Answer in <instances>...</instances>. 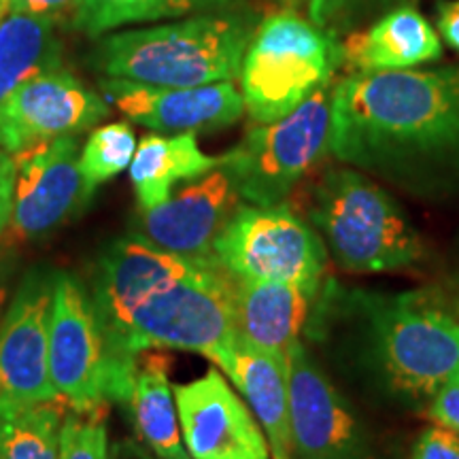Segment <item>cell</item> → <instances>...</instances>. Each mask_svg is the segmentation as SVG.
<instances>
[{
  "mask_svg": "<svg viewBox=\"0 0 459 459\" xmlns=\"http://www.w3.org/2000/svg\"><path fill=\"white\" fill-rule=\"evenodd\" d=\"M308 221L344 273L409 268L421 260L417 230L383 187L358 169H330L315 187Z\"/></svg>",
  "mask_w": 459,
  "mask_h": 459,
  "instance_id": "277c9868",
  "label": "cell"
},
{
  "mask_svg": "<svg viewBox=\"0 0 459 459\" xmlns=\"http://www.w3.org/2000/svg\"><path fill=\"white\" fill-rule=\"evenodd\" d=\"M71 4H74V0H9V13L51 17L54 20Z\"/></svg>",
  "mask_w": 459,
  "mask_h": 459,
  "instance_id": "4dcf8cb0",
  "label": "cell"
},
{
  "mask_svg": "<svg viewBox=\"0 0 459 459\" xmlns=\"http://www.w3.org/2000/svg\"><path fill=\"white\" fill-rule=\"evenodd\" d=\"M228 273L221 264L196 262L170 254L134 234L113 240L100 254L94 281V307L105 332L107 353L122 338L132 311L166 285L189 279H213Z\"/></svg>",
  "mask_w": 459,
  "mask_h": 459,
  "instance_id": "7c38bea8",
  "label": "cell"
},
{
  "mask_svg": "<svg viewBox=\"0 0 459 459\" xmlns=\"http://www.w3.org/2000/svg\"><path fill=\"white\" fill-rule=\"evenodd\" d=\"M169 375V355L156 349L139 353L130 394L122 406L139 443L158 459H192L181 438L179 412Z\"/></svg>",
  "mask_w": 459,
  "mask_h": 459,
  "instance_id": "ffe728a7",
  "label": "cell"
},
{
  "mask_svg": "<svg viewBox=\"0 0 459 459\" xmlns=\"http://www.w3.org/2000/svg\"><path fill=\"white\" fill-rule=\"evenodd\" d=\"M328 152L419 196L459 192V66L347 74L332 90Z\"/></svg>",
  "mask_w": 459,
  "mask_h": 459,
  "instance_id": "6da1fadb",
  "label": "cell"
},
{
  "mask_svg": "<svg viewBox=\"0 0 459 459\" xmlns=\"http://www.w3.org/2000/svg\"><path fill=\"white\" fill-rule=\"evenodd\" d=\"M321 285L285 283L234 277V321L237 336L285 353L300 341L317 302Z\"/></svg>",
  "mask_w": 459,
  "mask_h": 459,
  "instance_id": "d6986e66",
  "label": "cell"
},
{
  "mask_svg": "<svg viewBox=\"0 0 459 459\" xmlns=\"http://www.w3.org/2000/svg\"><path fill=\"white\" fill-rule=\"evenodd\" d=\"M108 459H158V457L149 449H145L139 440L122 438L108 446Z\"/></svg>",
  "mask_w": 459,
  "mask_h": 459,
  "instance_id": "d6a6232c",
  "label": "cell"
},
{
  "mask_svg": "<svg viewBox=\"0 0 459 459\" xmlns=\"http://www.w3.org/2000/svg\"><path fill=\"white\" fill-rule=\"evenodd\" d=\"M232 378L266 434L271 459H291L290 381L285 353L271 351L234 336L226 347L206 355Z\"/></svg>",
  "mask_w": 459,
  "mask_h": 459,
  "instance_id": "ac0fdd59",
  "label": "cell"
},
{
  "mask_svg": "<svg viewBox=\"0 0 459 459\" xmlns=\"http://www.w3.org/2000/svg\"><path fill=\"white\" fill-rule=\"evenodd\" d=\"M183 445L192 459H271L266 434L249 406L211 368L186 385H172Z\"/></svg>",
  "mask_w": 459,
  "mask_h": 459,
  "instance_id": "2e32d148",
  "label": "cell"
},
{
  "mask_svg": "<svg viewBox=\"0 0 459 459\" xmlns=\"http://www.w3.org/2000/svg\"><path fill=\"white\" fill-rule=\"evenodd\" d=\"M221 164V156H206L196 132L172 136L145 134L130 162V181L139 211L156 209L172 196L179 181H194Z\"/></svg>",
  "mask_w": 459,
  "mask_h": 459,
  "instance_id": "7402d4cb",
  "label": "cell"
},
{
  "mask_svg": "<svg viewBox=\"0 0 459 459\" xmlns=\"http://www.w3.org/2000/svg\"><path fill=\"white\" fill-rule=\"evenodd\" d=\"M49 377L73 411L108 404V353L94 298L73 274L56 273L49 321Z\"/></svg>",
  "mask_w": 459,
  "mask_h": 459,
  "instance_id": "30bf717a",
  "label": "cell"
},
{
  "mask_svg": "<svg viewBox=\"0 0 459 459\" xmlns=\"http://www.w3.org/2000/svg\"><path fill=\"white\" fill-rule=\"evenodd\" d=\"M240 204L230 175L217 166L156 209L139 211L130 234L189 260L220 264L215 243Z\"/></svg>",
  "mask_w": 459,
  "mask_h": 459,
  "instance_id": "9a60e30c",
  "label": "cell"
},
{
  "mask_svg": "<svg viewBox=\"0 0 459 459\" xmlns=\"http://www.w3.org/2000/svg\"><path fill=\"white\" fill-rule=\"evenodd\" d=\"M344 62L342 45L294 11L262 22L240 68L245 108L255 124H273L330 85Z\"/></svg>",
  "mask_w": 459,
  "mask_h": 459,
  "instance_id": "8992f818",
  "label": "cell"
},
{
  "mask_svg": "<svg viewBox=\"0 0 459 459\" xmlns=\"http://www.w3.org/2000/svg\"><path fill=\"white\" fill-rule=\"evenodd\" d=\"M215 255L237 279L321 285L328 249L311 221L287 204H240L215 243Z\"/></svg>",
  "mask_w": 459,
  "mask_h": 459,
  "instance_id": "ba28073f",
  "label": "cell"
},
{
  "mask_svg": "<svg viewBox=\"0 0 459 459\" xmlns=\"http://www.w3.org/2000/svg\"><path fill=\"white\" fill-rule=\"evenodd\" d=\"M304 334L372 402L421 411L459 368V319L426 291L381 294L324 281Z\"/></svg>",
  "mask_w": 459,
  "mask_h": 459,
  "instance_id": "7a4b0ae2",
  "label": "cell"
},
{
  "mask_svg": "<svg viewBox=\"0 0 459 459\" xmlns=\"http://www.w3.org/2000/svg\"><path fill=\"white\" fill-rule=\"evenodd\" d=\"M290 381L291 459H378L358 412L321 370L307 344L285 351Z\"/></svg>",
  "mask_w": 459,
  "mask_h": 459,
  "instance_id": "9c48e42d",
  "label": "cell"
},
{
  "mask_svg": "<svg viewBox=\"0 0 459 459\" xmlns=\"http://www.w3.org/2000/svg\"><path fill=\"white\" fill-rule=\"evenodd\" d=\"M56 273H26L0 319V417L56 398L49 377V321Z\"/></svg>",
  "mask_w": 459,
  "mask_h": 459,
  "instance_id": "8fae6325",
  "label": "cell"
},
{
  "mask_svg": "<svg viewBox=\"0 0 459 459\" xmlns=\"http://www.w3.org/2000/svg\"><path fill=\"white\" fill-rule=\"evenodd\" d=\"M107 406L79 412L68 409L60 436V459H108Z\"/></svg>",
  "mask_w": 459,
  "mask_h": 459,
  "instance_id": "4316f807",
  "label": "cell"
},
{
  "mask_svg": "<svg viewBox=\"0 0 459 459\" xmlns=\"http://www.w3.org/2000/svg\"><path fill=\"white\" fill-rule=\"evenodd\" d=\"M9 11V0H0V17Z\"/></svg>",
  "mask_w": 459,
  "mask_h": 459,
  "instance_id": "e575fe53",
  "label": "cell"
},
{
  "mask_svg": "<svg viewBox=\"0 0 459 459\" xmlns=\"http://www.w3.org/2000/svg\"><path fill=\"white\" fill-rule=\"evenodd\" d=\"M438 30L453 49L459 51V0L438 4Z\"/></svg>",
  "mask_w": 459,
  "mask_h": 459,
  "instance_id": "1f68e13d",
  "label": "cell"
},
{
  "mask_svg": "<svg viewBox=\"0 0 459 459\" xmlns=\"http://www.w3.org/2000/svg\"><path fill=\"white\" fill-rule=\"evenodd\" d=\"M134 152L136 136L128 122L107 124L91 132L79 153V169L91 196L96 187L130 169Z\"/></svg>",
  "mask_w": 459,
  "mask_h": 459,
  "instance_id": "484cf974",
  "label": "cell"
},
{
  "mask_svg": "<svg viewBox=\"0 0 459 459\" xmlns=\"http://www.w3.org/2000/svg\"><path fill=\"white\" fill-rule=\"evenodd\" d=\"M74 134L43 141L13 153L15 194L9 230L17 238H39L82 213L91 194L79 169Z\"/></svg>",
  "mask_w": 459,
  "mask_h": 459,
  "instance_id": "4fadbf2b",
  "label": "cell"
},
{
  "mask_svg": "<svg viewBox=\"0 0 459 459\" xmlns=\"http://www.w3.org/2000/svg\"><path fill=\"white\" fill-rule=\"evenodd\" d=\"M7 287L0 283V319H3L4 315V307H7Z\"/></svg>",
  "mask_w": 459,
  "mask_h": 459,
  "instance_id": "836d02e7",
  "label": "cell"
},
{
  "mask_svg": "<svg viewBox=\"0 0 459 459\" xmlns=\"http://www.w3.org/2000/svg\"><path fill=\"white\" fill-rule=\"evenodd\" d=\"M234 0H74V28L96 37L113 28L226 7Z\"/></svg>",
  "mask_w": 459,
  "mask_h": 459,
  "instance_id": "d4e9b609",
  "label": "cell"
},
{
  "mask_svg": "<svg viewBox=\"0 0 459 459\" xmlns=\"http://www.w3.org/2000/svg\"><path fill=\"white\" fill-rule=\"evenodd\" d=\"M344 62L353 73L402 71L443 54L438 34L412 7H400L361 34L342 43Z\"/></svg>",
  "mask_w": 459,
  "mask_h": 459,
  "instance_id": "44dd1931",
  "label": "cell"
},
{
  "mask_svg": "<svg viewBox=\"0 0 459 459\" xmlns=\"http://www.w3.org/2000/svg\"><path fill=\"white\" fill-rule=\"evenodd\" d=\"M71 406L62 395L0 417V459H60L62 423Z\"/></svg>",
  "mask_w": 459,
  "mask_h": 459,
  "instance_id": "cb8c5ba5",
  "label": "cell"
},
{
  "mask_svg": "<svg viewBox=\"0 0 459 459\" xmlns=\"http://www.w3.org/2000/svg\"><path fill=\"white\" fill-rule=\"evenodd\" d=\"M411 459H459V434L434 423L419 434Z\"/></svg>",
  "mask_w": 459,
  "mask_h": 459,
  "instance_id": "83f0119b",
  "label": "cell"
},
{
  "mask_svg": "<svg viewBox=\"0 0 459 459\" xmlns=\"http://www.w3.org/2000/svg\"><path fill=\"white\" fill-rule=\"evenodd\" d=\"M107 115L105 99L62 66L51 68L0 102V149L13 156L37 143L79 134Z\"/></svg>",
  "mask_w": 459,
  "mask_h": 459,
  "instance_id": "5bb4252c",
  "label": "cell"
},
{
  "mask_svg": "<svg viewBox=\"0 0 459 459\" xmlns=\"http://www.w3.org/2000/svg\"><path fill=\"white\" fill-rule=\"evenodd\" d=\"M332 122L330 85L313 91L300 107L273 124L254 126L221 156L243 203L274 206L328 152Z\"/></svg>",
  "mask_w": 459,
  "mask_h": 459,
  "instance_id": "52a82bcc",
  "label": "cell"
},
{
  "mask_svg": "<svg viewBox=\"0 0 459 459\" xmlns=\"http://www.w3.org/2000/svg\"><path fill=\"white\" fill-rule=\"evenodd\" d=\"M15 194V164L13 156L0 149V234L9 228Z\"/></svg>",
  "mask_w": 459,
  "mask_h": 459,
  "instance_id": "f546056e",
  "label": "cell"
},
{
  "mask_svg": "<svg viewBox=\"0 0 459 459\" xmlns=\"http://www.w3.org/2000/svg\"><path fill=\"white\" fill-rule=\"evenodd\" d=\"M237 336L234 277L189 279L166 285L130 315L119 342L108 355V402L124 404L136 358L147 349H181L209 355Z\"/></svg>",
  "mask_w": 459,
  "mask_h": 459,
  "instance_id": "5b68a950",
  "label": "cell"
},
{
  "mask_svg": "<svg viewBox=\"0 0 459 459\" xmlns=\"http://www.w3.org/2000/svg\"><path fill=\"white\" fill-rule=\"evenodd\" d=\"M254 28L237 15H198L107 37L96 65L107 77L156 88L232 82L243 68Z\"/></svg>",
  "mask_w": 459,
  "mask_h": 459,
  "instance_id": "3957f363",
  "label": "cell"
},
{
  "mask_svg": "<svg viewBox=\"0 0 459 459\" xmlns=\"http://www.w3.org/2000/svg\"><path fill=\"white\" fill-rule=\"evenodd\" d=\"M62 45L51 17L11 13L0 22V102L51 68H60Z\"/></svg>",
  "mask_w": 459,
  "mask_h": 459,
  "instance_id": "603a6c76",
  "label": "cell"
},
{
  "mask_svg": "<svg viewBox=\"0 0 459 459\" xmlns=\"http://www.w3.org/2000/svg\"><path fill=\"white\" fill-rule=\"evenodd\" d=\"M102 90L130 122L158 132L226 128L237 124L245 111L243 96L232 82L196 88H156L108 77L102 82Z\"/></svg>",
  "mask_w": 459,
  "mask_h": 459,
  "instance_id": "e0dca14e",
  "label": "cell"
},
{
  "mask_svg": "<svg viewBox=\"0 0 459 459\" xmlns=\"http://www.w3.org/2000/svg\"><path fill=\"white\" fill-rule=\"evenodd\" d=\"M428 417L438 426H445L459 434V368L449 377V381L436 392L428 404Z\"/></svg>",
  "mask_w": 459,
  "mask_h": 459,
  "instance_id": "f1b7e54d",
  "label": "cell"
}]
</instances>
